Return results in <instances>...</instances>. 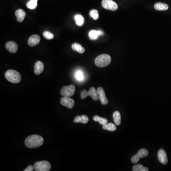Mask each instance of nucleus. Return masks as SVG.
<instances>
[{
    "label": "nucleus",
    "instance_id": "nucleus-1",
    "mask_svg": "<svg viewBox=\"0 0 171 171\" xmlns=\"http://www.w3.org/2000/svg\"><path fill=\"white\" fill-rule=\"evenodd\" d=\"M44 142L42 137L37 135H30L26 138L25 145L29 148H37L41 146Z\"/></svg>",
    "mask_w": 171,
    "mask_h": 171
},
{
    "label": "nucleus",
    "instance_id": "nucleus-2",
    "mask_svg": "<svg viewBox=\"0 0 171 171\" xmlns=\"http://www.w3.org/2000/svg\"><path fill=\"white\" fill-rule=\"evenodd\" d=\"M5 77L9 81L13 83H18L22 80L20 73L15 70L10 69L5 73Z\"/></svg>",
    "mask_w": 171,
    "mask_h": 171
},
{
    "label": "nucleus",
    "instance_id": "nucleus-3",
    "mask_svg": "<svg viewBox=\"0 0 171 171\" xmlns=\"http://www.w3.org/2000/svg\"><path fill=\"white\" fill-rule=\"evenodd\" d=\"M111 58L108 54H101L98 56L95 60V65L100 68L105 67L110 63Z\"/></svg>",
    "mask_w": 171,
    "mask_h": 171
},
{
    "label": "nucleus",
    "instance_id": "nucleus-4",
    "mask_svg": "<svg viewBox=\"0 0 171 171\" xmlns=\"http://www.w3.org/2000/svg\"><path fill=\"white\" fill-rule=\"evenodd\" d=\"M88 96H90L95 101H97L100 99L97 90L94 87H91L88 91L86 89H83L80 92V97L82 100H84Z\"/></svg>",
    "mask_w": 171,
    "mask_h": 171
},
{
    "label": "nucleus",
    "instance_id": "nucleus-5",
    "mask_svg": "<svg viewBox=\"0 0 171 171\" xmlns=\"http://www.w3.org/2000/svg\"><path fill=\"white\" fill-rule=\"evenodd\" d=\"M34 167L36 171H49L51 169V165L47 161H39L35 163Z\"/></svg>",
    "mask_w": 171,
    "mask_h": 171
},
{
    "label": "nucleus",
    "instance_id": "nucleus-6",
    "mask_svg": "<svg viewBox=\"0 0 171 171\" xmlns=\"http://www.w3.org/2000/svg\"><path fill=\"white\" fill-rule=\"evenodd\" d=\"M75 90V87L73 85L64 86L61 88L60 94L64 97H71L74 95Z\"/></svg>",
    "mask_w": 171,
    "mask_h": 171
},
{
    "label": "nucleus",
    "instance_id": "nucleus-7",
    "mask_svg": "<svg viewBox=\"0 0 171 171\" xmlns=\"http://www.w3.org/2000/svg\"><path fill=\"white\" fill-rule=\"evenodd\" d=\"M102 6L104 9L112 11H115L118 9V5L117 3L112 0H103Z\"/></svg>",
    "mask_w": 171,
    "mask_h": 171
},
{
    "label": "nucleus",
    "instance_id": "nucleus-8",
    "mask_svg": "<svg viewBox=\"0 0 171 171\" xmlns=\"http://www.w3.org/2000/svg\"><path fill=\"white\" fill-rule=\"evenodd\" d=\"M60 103L62 105L67 107L68 109H72L74 106L75 101L70 97L63 96L60 100Z\"/></svg>",
    "mask_w": 171,
    "mask_h": 171
},
{
    "label": "nucleus",
    "instance_id": "nucleus-9",
    "mask_svg": "<svg viewBox=\"0 0 171 171\" xmlns=\"http://www.w3.org/2000/svg\"><path fill=\"white\" fill-rule=\"evenodd\" d=\"M157 156L160 162L163 164H167L168 158L167 154L164 149H160L158 152Z\"/></svg>",
    "mask_w": 171,
    "mask_h": 171
},
{
    "label": "nucleus",
    "instance_id": "nucleus-10",
    "mask_svg": "<svg viewBox=\"0 0 171 171\" xmlns=\"http://www.w3.org/2000/svg\"><path fill=\"white\" fill-rule=\"evenodd\" d=\"M97 93L99 95V98L102 105H105L108 103V100L106 96L105 92L103 88L99 87L97 89Z\"/></svg>",
    "mask_w": 171,
    "mask_h": 171
},
{
    "label": "nucleus",
    "instance_id": "nucleus-11",
    "mask_svg": "<svg viewBox=\"0 0 171 171\" xmlns=\"http://www.w3.org/2000/svg\"><path fill=\"white\" fill-rule=\"evenodd\" d=\"M41 41V38L38 35L34 34L30 37L28 41V44L31 47L38 45Z\"/></svg>",
    "mask_w": 171,
    "mask_h": 171
},
{
    "label": "nucleus",
    "instance_id": "nucleus-12",
    "mask_svg": "<svg viewBox=\"0 0 171 171\" xmlns=\"http://www.w3.org/2000/svg\"><path fill=\"white\" fill-rule=\"evenodd\" d=\"M5 47L9 52L12 53L17 52L18 49V47L16 43L12 41L7 42L5 45Z\"/></svg>",
    "mask_w": 171,
    "mask_h": 171
},
{
    "label": "nucleus",
    "instance_id": "nucleus-13",
    "mask_svg": "<svg viewBox=\"0 0 171 171\" xmlns=\"http://www.w3.org/2000/svg\"><path fill=\"white\" fill-rule=\"evenodd\" d=\"M44 69V64L42 61H38L34 65V73L36 75H39L42 72Z\"/></svg>",
    "mask_w": 171,
    "mask_h": 171
},
{
    "label": "nucleus",
    "instance_id": "nucleus-14",
    "mask_svg": "<svg viewBox=\"0 0 171 171\" xmlns=\"http://www.w3.org/2000/svg\"><path fill=\"white\" fill-rule=\"evenodd\" d=\"M15 16H16L17 20L19 22H23L25 17L26 13L25 10L22 9L17 10L15 13Z\"/></svg>",
    "mask_w": 171,
    "mask_h": 171
},
{
    "label": "nucleus",
    "instance_id": "nucleus-15",
    "mask_svg": "<svg viewBox=\"0 0 171 171\" xmlns=\"http://www.w3.org/2000/svg\"><path fill=\"white\" fill-rule=\"evenodd\" d=\"M104 34L102 31L100 30H92L88 34L89 38L91 40H96L98 38L99 36Z\"/></svg>",
    "mask_w": 171,
    "mask_h": 171
},
{
    "label": "nucleus",
    "instance_id": "nucleus-16",
    "mask_svg": "<svg viewBox=\"0 0 171 171\" xmlns=\"http://www.w3.org/2000/svg\"><path fill=\"white\" fill-rule=\"evenodd\" d=\"M88 117L86 115H82L81 116H77L76 117L74 120V122L76 123H81L83 124H87L88 122Z\"/></svg>",
    "mask_w": 171,
    "mask_h": 171
},
{
    "label": "nucleus",
    "instance_id": "nucleus-17",
    "mask_svg": "<svg viewBox=\"0 0 171 171\" xmlns=\"http://www.w3.org/2000/svg\"><path fill=\"white\" fill-rule=\"evenodd\" d=\"M155 9L158 10H166L168 9V5L167 4H164L163 2H157L155 4Z\"/></svg>",
    "mask_w": 171,
    "mask_h": 171
},
{
    "label": "nucleus",
    "instance_id": "nucleus-18",
    "mask_svg": "<svg viewBox=\"0 0 171 171\" xmlns=\"http://www.w3.org/2000/svg\"><path fill=\"white\" fill-rule=\"evenodd\" d=\"M72 49L74 51H77L80 53H83L85 51L84 48L82 47V46L78 43H74L72 45Z\"/></svg>",
    "mask_w": 171,
    "mask_h": 171
},
{
    "label": "nucleus",
    "instance_id": "nucleus-19",
    "mask_svg": "<svg viewBox=\"0 0 171 171\" xmlns=\"http://www.w3.org/2000/svg\"><path fill=\"white\" fill-rule=\"evenodd\" d=\"M75 20L77 25L79 26H82L83 25L84 23V18L82 15L80 14H77L75 16Z\"/></svg>",
    "mask_w": 171,
    "mask_h": 171
},
{
    "label": "nucleus",
    "instance_id": "nucleus-20",
    "mask_svg": "<svg viewBox=\"0 0 171 171\" xmlns=\"http://www.w3.org/2000/svg\"><path fill=\"white\" fill-rule=\"evenodd\" d=\"M113 117L114 123L117 126L120 125L121 124V115H120V112L118 111H115L113 114Z\"/></svg>",
    "mask_w": 171,
    "mask_h": 171
},
{
    "label": "nucleus",
    "instance_id": "nucleus-21",
    "mask_svg": "<svg viewBox=\"0 0 171 171\" xmlns=\"http://www.w3.org/2000/svg\"><path fill=\"white\" fill-rule=\"evenodd\" d=\"M93 120L95 121L98 122L100 124L102 125V126L105 125L106 124L108 123V120L106 118H103V117H101L97 116V115H96L93 117Z\"/></svg>",
    "mask_w": 171,
    "mask_h": 171
},
{
    "label": "nucleus",
    "instance_id": "nucleus-22",
    "mask_svg": "<svg viewBox=\"0 0 171 171\" xmlns=\"http://www.w3.org/2000/svg\"><path fill=\"white\" fill-rule=\"evenodd\" d=\"M103 128L104 129L110 131H114L117 129V127L115 125L111 123H107L105 125L103 126Z\"/></svg>",
    "mask_w": 171,
    "mask_h": 171
},
{
    "label": "nucleus",
    "instance_id": "nucleus-23",
    "mask_svg": "<svg viewBox=\"0 0 171 171\" xmlns=\"http://www.w3.org/2000/svg\"><path fill=\"white\" fill-rule=\"evenodd\" d=\"M38 0H30L27 4V7L30 9L33 10L36 8L37 6Z\"/></svg>",
    "mask_w": 171,
    "mask_h": 171
},
{
    "label": "nucleus",
    "instance_id": "nucleus-24",
    "mask_svg": "<svg viewBox=\"0 0 171 171\" xmlns=\"http://www.w3.org/2000/svg\"><path fill=\"white\" fill-rule=\"evenodd\" d=\"M148 168L145 167L142 164H137L133 167V171H148Z\"/></svg>",
    "mask_w": 171,
    "mask_h": 171
},
{
    "label": "nucleus",
    "instance_id": "nucleus-25",
    "mask_svg": "<svg viewBox=\"0 0 171 171\" xmlns=\"http://www.w3.org/2000/svg\"><path fill=\"white\" fill-rule=\"evenodd\" d=\"M148 154H149L148 151L146 149L143 148V149H140V150L138 152L137 155L139 156L140 158H143V157L147 156Z\"/></svg>",
    "mask_w": 171,
    "mask_h": 171
},
{
    "label": "nucleus",
    "instance_id": "nucleus-26",
    "mask_svg": "<svg viewBox=\"0 0 171 171\" xmlns=\"http://www.w3.org/2000/svg\"><path fill=\"white\" fill-rule=\"evenodd\" d=\"M89 15L92 18L95 20H97L99 18L98 12L97 10H91L89 12Z\"/></svg>",
    "mask_w": 171,
    "mask_h": 171
},
{
    "label": "nucleus",
    "instance_id": "nucleus-27",
    "mask_svg": "<svg viewBox=\"0 0 171 171\" xmlns=\"http://www.w3.org/2000/svg\"><path fill=\"white\" fill-rule=\"evenodd\" d=\"M43 36L47 39H51L54 38V35L48 31H44Z\"/></svg>",
    "mask_w": 171,
    "mask_h": 171
},
{
    "label": "nucleus",
    "instance_id": "nucleus-28",
    "mask_svg": "<svg viewBox=\"0 0 171 171\" xmlns=\"http://www.w3.org/2000/svg\"><path fill=\"white\" fill-rule=\"evenodd\" d=\"M75 77L77 80H79V81H81L84 79L83 74L81 71H77L75 74Z\"/></svg>",
    "mask_w": 171,
    "mask_h": 171
},
{
    "label": "nucleus",
    "instance_id": "nucleus-29",
    "mask_svg": "<svg viewBox=\"0 0 171 171\" xmlns=\"http://www.w3.org/2000/svg\"><path fill=\"white\" fill-rule=\"evenodd\" d=\"M140 158L139 157V156L137 154H136V155H134V156H132L131 160V162H132L133 164H137V163L139 161Z\"/></svg>",
    "mask_w": 171,
    "mask_h": 171
},
{
    "label": "nucleus",
    "instance_id": "nucleus-30",
    "mask_svg": "<svg viewBox=\"0 0 171 171\" xmlns=\"http://www.w3.org/2000/svg\"><path fill=\"white\" fill-rule=\"evenodd\" d=\"M34 170V167L33 165H30L24 170V171H33Z\"/></svg>",
    "mask_w": 171,
    "mask_h": 171
}]
</instances>
